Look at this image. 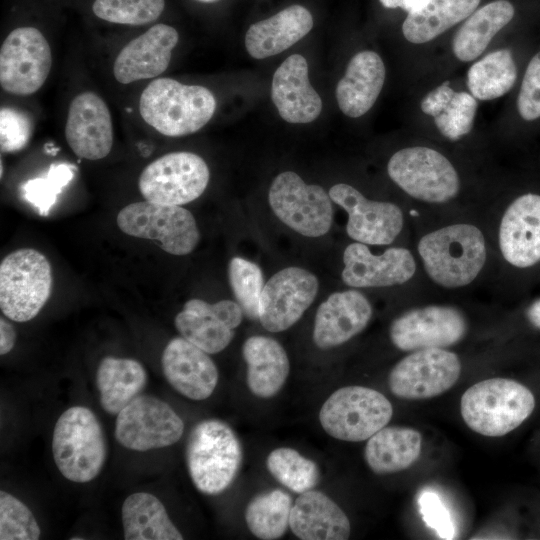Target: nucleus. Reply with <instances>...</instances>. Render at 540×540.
Here are the masks:
<instances>
[{
  "instance_id": "obj_45",
  "label": "nucleus",
  "mask_w": 540,
  "mask_h": 540,
  "mask_svg": "<svg viewBox=\"0 0 540 540\" xmlns=\"http://www.w3.org/2000/svg\"><path fill=\"white\" fill-rule=\"evenodd\" d=\"M419 503L427 525L433 528L441 538H452L454 535L453 524L447 509L438 496L431 492L424 493L420 497Z\"/></svg>"
},
{
  "instance_id": "obj_32",
  "label": "nucleus",
  "mask_w": 540,
  "mask_h": 540,
  "mask_svg": "<svg viewBox=\"0 0 540 540\" xmlns=\"http://www.w3.org/2000/svg\"><path fill=\"white\" fill-rule=\"evenodd\" d=\"M147 380V372L137 360L112 356L103 358L96 373L102 408L111 415H117L141 395Z\"/></svg>"
},
{
  "instance_id": "obj_31",
  "label": "nucleus",
  "mask_w": 540,
  "mask_h": 540,
  "mask_svg": "<svg viewBox=\"0 0 540 540\" xmlns=\"http://www.w3.org/2000/svg\"><path fill=\"white\" fill-rule=\"evenodd\" d=\"M421 450L422 436L419 431L385 426L367 440L364 458L374 473L385 475L411 467L420 457Z\"/></svg>"
},
{
  "instance_id": "obj_44",
  "label": "nucleus",
  "mask_w": 540,
  "mask_h": 540,
  "mask_svg": "<svg viewBox=\"0 0 540 540\" xmlns=\"http://www.w3.org/2000/svg\"><path fill=\"white\" fill-rule=\"evenodd\" d=\"M516 105L522 119L533 121L540 118V51L526 67Z\"/></svg>"
},
{
  "instance_id": "obj_9",
  "label": "nucleus",
  "mask_w": 540,
  "mask_h": 540,
  "mask_svg": "<svg viewBox=\"0 0 540 540\" xmlns=\"http://www.w3.org/2000/svg\"><path fill=\"white\" fill-rule=\"evenodd\" d=\"M116 221L124 233L157 241L164 251L173 255L189 254L200 238L195 218L179 205L135 202L122 208Z\"/></svg>"
},
{
  "instance_id": "obj_15",
  "label": "nucleus",
  "mask_w": 540,
  "mask_h": 540,
  "mask_svg": "<svg viewBox=\"0 0 540 540\" xmlns=\"http://www.w3.org/2000/svg\"><path fill=\"white\" fill-rule=\"evenodd\" d=\"M467 330V319L460 309L431 304L410 309L394 319L389 337L397 349L412 352L450 347L460 342Z\"/></svg>"
},
{
  "instance_id": "obj_42",
  "label": "nucleus",
  "mask_w": 540,
  "mask_h": 540,
  "mask_svg": "<svg viewBox=\"0 0 540 540\" xmlns=\"http://www.w3.org/2000/svg\"><path fill=\"white\" fill-rule=\"evenodd\" d=\"M71 178L72 172L66 165L53 166L46 178L30 180L23 185L24 198L40 215L46 216L54 205L58 193Z\"/></svg>"
},
{
  "instance_id": "obj_3",
  "label": "nucleus",
  "mask_w": 540,
  "mask_h": 540,
  "mask_svg": "<svg viewBox=\"0 0 540 540\" xmlns=\"http://www.w3.org/2000/svg\"><path fill=\"white\" fill-rule=\"evenodd\" d=\"M535 398L523 384L507 378L485 379L470 386L460 401L461 416L474 432L501 437L533 412Z\"/></svg>"
},
{
  "instance_id": "obj_22",
  "label": "nucleus",
  "mask_w": 540,
  "mask_h": 540,
  "mask_svg": "<svg viewBox=\"0 0 540 540\" xmlns=\"http://www.w3.org/2000/svg\"><path fill=\"white\" fill-rule=\"evenodd\" d=\"M179 41L177 30L156 24L127 43L115 58L113 74L121 84H129L161 75L169 66Z\"/></svg>"
},
{
  "instance_id": "obj_37",
  "label": "nucleus",
  "mask_w": 540,
  "mask_h": 540,
  "mask_svg": "<svg viewBox=\"0 0 540 540\" xmlns=\"http://www.w3.org/2000/svg\"><path fill=\"white\" fill-rule=\"evenodd\" d=\"M266 467L279 483L298 494L313 489L320 478L317 463L289 447L271 451Z\"/></svg>"
},
{
  "instance_id": "obj_12",
  "label": "nucleus",
  "mask_w": 540,
  "mask_h": 540,
  "mask_svg": "<svg viewBox=\"0 0 540 540\" xmlns=\"http://www.w3.org/2000/svg\"><path fill=\"white\" fill-rule=\"evenodd\" d=\"M52 67V52L45 36L35 27L12 30L0 49V84L17 96L37 92Z\"/></svg>"
},
{
  "instance_id": "obj_27",
  "label": "nucleus",
  "mask_w": 540,
  "mask_h": 540,
  "mask_svg": "<svg viewBox=\"0 0 540 540\" xmlns=\"http://www.w3.org/2000/svg\"><path fill=\"white\" fill-rule=\"evenodd\" d=\"M386 69L379 54L371 50L356 53L336 87L340 110L358 118L375 104L385 82Z\"/></svg>"
},
{
  "instance_id": "obj_29",
  "label": "nucleus",
  "mask_w": 540,
  "mask_h": 540,
  "mask_svg": "<svg viewBox=\"0 0 540 540\" xmlns=\"http://www.w3.org/2000/svg\"><path fill=\"white\" fill-rule=\"evenodd\" d=\"M242 355L247 365L246 381L250 392L263 399L275 396L290 371L284 347L271 337L254 335L244 341Z\"/></svg>"
},
{
  "instance_id": "obj_24",
  "label": "nucleus",
  "mask_w": 540,
  "mask_h": 540,
  "mask_svg": "<svg viewBox=\"0 0 540 540\" xmlns=\"http://www.w3.org/2000/svg\"><path fill=\"white\" fill-rule=\"evenodd\" d=\"M372 314V306L361 292H335L317 309L313 341L320 349L342 345L367 327Z\"/></svg>"
},
{
  "instance_id": "obj_41",
  "label": "nucleus",
  "mask_w": 540,
  "mask_h": 540,
  "mask_svg": "<svg viewBox=\"0 0 540 540\" xmlns=\"http://www.w3.org/2000/svg\"><path fill=\"white\" fill-rule=\"evenodd\" d=\"M40 527L31 510L13 495L0 492V539L37 540Z\"/></svg>"
},
{
  "instance_id": "obj_7",
  "label": "nucleus",
  "mask_w": 540,
  "mask_h": 540,
  "mask_svg": "<svg viewBox=\"0 0 540 540\" xmlns=\"http://www.w3.org/2000/svg\"><path fill=\"white\" fill-rule=\"evenodd\" d=\"M48 259L32 248L8 254L0 264V308L12 321L33 319L47 302L52 289Z\"/></svg>"
},
{
  "instance_id": "obj_33",
  "label": "nucleus",
  "mask_w": 540,
  "mask_h": 540,
  "mask_svg": "<svg viewBox=\"0 0 540 540\" xmlns=\"http://www.w3.org/2000/svg\"><path fill=\"white\" fill-rule=\"evenodd\" d=\"M122 525L126 540H182L163 503L154 495L137 492L123 502Z\"/></svg>"
},
{
  "instance_id": "obj_47",
  "label": "nucleus",
  "mask_w": 540,
  "mask_h": 540,
  "mask_svg": "<svg viewBox=\"0 0 540 540\" xmlns=\"http://www.w3.org/2000/svg\"><path fill=\"white\" fill-rule=\"evenodd\" d=\"M16 341V332L13 325L4 318L0 319V354L9 353Z\"/></svg>"
},
{
  "instance_id": "obj_18",
  "label": "nucleus",
  "mask_w": 540,
  "mask_h": 540,
  "mask_svg": "<svg viewBox=\"0 0 540 540\" xmlns=\"http://www.w3.org/2000/svg\"><path fill=\"white\" fill-rule=\"evenodd\" d=\"M343 282L352 288L389 287L408 282L416 273L413 253L405 247H389L373 254L366 244L354 242L343 253Z\"/></svg>"
},
{
  "instance_id": "obj_39",
  "label": "nucleus",
  "mask_w": 540,
  "mask_h": 540,
  "mask_svg": "<svg viewBox=\"0 0 540 540\" xmlns=\"http://www.w3.org/2000/svg\"><path fill=\"white\" fill-rule=\"evenodd\" d=\"M165 0H95L93 13L107 22L126 25H144L159 18Z\"/></svg>"
},
{
  "instance_id": "obj_10",
  "label": "nucleus",
  "mask_w": 540,
  "mask_h": 540,
  "mask_svg": "<svg viewBox=\"0 0 540 540\" xmlns=\"http://www.w3.org/2000/svg\"><path fill=\"white\" fill-rule=\"evenodd\" d=\"M268 201L277 218L299 234L320 237L331 228L329 194L318 185L306 184L295 172L285 171L275 177Z\"/></svg>"
},
{
  "instance_id": "obj_48",
  "label": "nucleus",
  "mask_w": 540,
  "mask_h": 540,
  "mask_svg": "<svg viewBox=\"0 0 540 540\" xmlns=\"http://www.w3.org/2000/svg\"><path fill=\"white\" fill-rule=\"evenodd\" d=\"M385 8H401L408 14L417 12L425 7L430 0H379Z\"/></svg>"
},
{
  "instance_id": "obj_11",
  "label": "nucleus",
  "mask_w": 540,
  "mask_h": 540,
  "mask_svg": "<svg viewBox=\"0 0 540 540\" xmlns=\"http://www.w3.org/2000/svg\"><path fill=\"white\" fill-rule=\"evenodd\" d=\"M209 178V168L199 155L178 151L148 164L140 174L138 187L147 201L181 206L201 196Z\"/></svg>"
},
{
  "instance_id": "obj_21",
  "label": "nucleus",
  "mask_w": 540,
  "mask_h": 540,
  "mask_svg": "<svg viewBox=\"0 0 540 540\" xmlns=\"http://www.w3.org/2000/svg\"><path fill=\"white\" fill-rule=\"evenodd\" d=\"M497 241L504 260L516 268L540 261V195L526 193L509 204L500 219Z\"/></svg>"
},
{
  "instance_id": "obj_43",
  "label": "nucleus",
  "mask_w": 540,
  "mask_h": 540,
  "mask_svg": "<svg viewBox=\"0 0 540 540\" xmlns=\"http://www.w3.org/2000/svg\"><path fill=\"white\" fill-rule=\"evenodd\" d=\"M33 131L30 117L21 110L3 107L0 111L1 151L13 153L28 144Z\"/></svg>"
},
{
  "instance_id": "obj_13",
  "label": "nucleus",
  "mask_w": 540,
  "mask_h": 540,
  "mask_svg": "<svg viewBox=\"0 0 540 540\" xmlns=\"http://www.w3.org/2000/svg\"><path fill=\"white\" fill-rule=\"evenodd\" d=\"M183 432V420L167 402L139 395L117 414L114 435L123 447L142 452L171 446Z\"/></svg>"
},
{
  "instance_id": "obj_30",
  "label": "nucleus",
  "mask_w": 540,
  "mask_h": 540,
  "mask_svg": "<svg viewBox=\"0 0 540 540\" xmlns=\"http://www.w3.org/2000/svg\"><path fill=\"white\" fill-rule=\"evenodd\" d=\"M515 9L508 0H494L476 9L456 31L451 49L461 62H472L487 49L493 38L514 17Z\"/></svg>"
},
{
  "instance_id": "obj_17",
  "label": "nucleus",
  "mask_w": 540,
  "mask_h": 540,
  "mask_svg": "<svg viewBox=\"0 0 540 540\" xmlns=\"http://www.w3.org/2000/svg\"><path fill=\"white\" fill-rule=\"evenodd\" d=\"M319 288L317 277L299 267H288L274 274L264 285L259 320L269 332L293 326L314 301Z\"/></svg>"
},
{
  "instance_id": "obj_4",
  "label": "nucleus",
  "mask_w": 540,
  "mask_h": 540,
  "mask_svg": "<svg viewBox=\"0 0 540 540\" xmlns=\"http://www.w3.org/2000/svg\"><path fill=\"white\" fill-rule=\"evenodd\" d=\"M243 459L241 443L224 421L205 419L191 430L186 463L198 491L206 495L224 492L238 475Z\"/></svg>"
},
{
  "instance_id": "obj_20",
  "label": "nucleus",
  "mask_w": 540,
  "mask_h": 540,
  "mask_svg": "<svg viewBox=\"0 0 540 540\" xmlns=\"http://www.w3.org/2000/svg\"><path fill=\"white\" fill-rule=\"evenodd\" d=\"M65 138L80 158L99 160L106 157L113 146V123L106 102L96 93L77 94L68 109Z\"/></svg>"
},
{
  "instance_id": "obj_8",
  "label": "nucleus",
  "mask_w": 540,
  "mask_h": 540,
  "mask_svg": "<svg viewBox=\"0 0 540 540\" xmlns=\"http://www.w3.org/2000/svg\"><path fill=\"white\" fill-rule=\"evenodd\" d=\"M392 415V404L381 392L351 385L337 389L325 400L319 421L331 437L361 442L385 427Z\"/></svg>"
},
{
  "instance_id": "obj_5",
  "label": "nucleus",
  "mask_w": 540,
  "mask_h": 540,
  "mask_svg": "<svg viewBox=\"0 0 540 540\" xmlns=\"http://www.w3.org/2000/svg\"><path fill=\"white\" fill-rule=\"evenodd\" d=\"M52 453L58 470L69 481L86 483L99 475L107 444L102 426L89 408L73 406L60 415L53 430Z\"/></svg>"
},
{
  "instance_id": "obj_28",
  "label": "nucleus",
  "mask_w": 540,
  "mask_h": 540,
  "mask_svg": "<svg viewBox=\"0 0 540 540\" xmlns=\"http://www.w3.org/2000/svg\"><path fill=\"white\" fill-rule=\"evenodd\" d=\"M312 27L310 11L301 5H291L252 24L245 35V47L253 58L265 59L297 43Z\"/></svg>"
},
{
  "instance_id": "obj_36",
  "label": "nucleus",
  "mask_w": 540,
  "mask_h": 540,
  "mask_svg": "<svg viewBox=\"0 0 540 540\" xmlns=\"http://www.w3.org/2000/svg\"><path fill=\"white\" fill-rule=\"evenodd\" d=\"M291 496L280 489L265 491L253 497L245 509L250 532L262 540L281 538L289 527Z\"/></svg>"
},
{
  "instance_id": "obj_16",
  "label": "nucleus",
  "mask_w": 540,
  "mask_h": 540,
  "mask_svg": "<svg viewBox=\"0 0 540 540\" xmlns=\"http://www.w3.org/2000/svg\"><path fill=\"white\" fill-rule=\"evenodd\" d=\"M329 196L348 215V236L366 245H389L404 227V214L392 202L366 198L359 190L346 183L332 186Z\"/></svg>"
},
{
  "instance_id": "obj_38",
  "label": "nucleus",
  "mask_w": 540,
  "mask_h": 540,
  "mask_svg": "<svg viewBox=\"0 0 540 540\" xmlns=\"http://www.w3.org/2000/svg\"><path fill=\"white\" fill-rule=\"evenodd\" d=\"M228 279L234 297L244 315L259 319L264 279L260 267L247 259L233 257L228 265Z\"/></svg>"
},
{
  "instance_id": "obj_25",
  "label": "nucleus",
  "mask_w": 540,
  "mask_h": 540,
  "mask_svg": "<svg viewBox=\"0 0 540 540\" xmlns=\"http://www.w3.org/2000/svg\"><path fill=\"white\" fill-rule=\"evenodd\" d=\"M271 97L281 118L289 123L312 122L322 110V100L309 81L307 61L300 54L290 55L276 69Z\"/></svg>"
},
{
  "instance_id": "obj_34",
  "label": "nucleus",
  "mask_w": 540,
  "mask_h": 540,
  "mask_svg": "<svg viewBox=\"0 0 540 540\" xmlns=\"http://www.w3.org/2000/svg\"><path fill=\"white\" fill-rule=\"evenodd\" d=\"M481 0H430L417 12L407 14L404 38L412 44H426L465 20Z\"/></svg>"
},
{
  "instance_id": "obj_2",
  "label": "nucleus",
  "mask_w": 540,
  "mask_h": 540,
  "mask_svg": "<svg viewBox=\"0 0 540 540\" xmlns=\"http://www.w3.org/2000/svg\"><path fill=\"white\" fill-rule=\"evenodd\" d=\"M215 109V97L206 87L166 77L149 83L139 99L144 122L169 137L197 132L210 121Z\"/></svg>"
},
{
  "instance_id": "obj_14",
  "label": "nucleus",
  "mask_w": 540,
  "mask_h": 540,
  "mask_svg": "<svg viewBox=\"0 0 540 540\" xmlns=\"http://www.w3.org/2000/svg\"><path fill=\"white\" fill-rule=\"evenodd\" d=\"M462 370L458 355L446 348L412 351L391 370L388 384L391 392L407 400L428 399L449 390Z\"/></svg>"
},
{
  "instance_id": "obj_49",
  "label": "nucleus",
  "mask_w": 540,
  "mask_h": 540,
  "mask_svg": "<svg viewBox=\"0 0 540 540\" xmlns=\"http://www.w3.org/2000/svg\"><path fill=\"white\" fill-rule=\"evenodd\" d=\"M526 316L533 326L540 329V299H537L528 307Z\"/></svg>"
},
{
  "instance_id": "obj_51",
  "label": "nucleus",
  "mask_w": 540,
  "mask_h": 540,
  "mask_svg": "<svg viewBox=\"0 0 540 540\" xmlns=\"http://www.w3.org/2000/svg\"><path fill=\"white\" fill-rule=\"evenodd\" d=\"M79 539H83L81 537H72L71 540H79Z\"/></svg>"
},
{
  "instance_id": "obj_35",
  "label": "nucleus",
  "mask_w": 540,
  "mask_h": 540,
  "mask_svg": "<svg viewBox=\"0 0 540 540\" xmlns=\"http://www.w3.org/2000/svg\"><path fill=\"white\" fill-rule=\"evenodd\" d=\"M517 80V66L510 49L491 51L474 61L466 74L469 93L479 101L507 94Z\"/></svg>"
},
{
  "instance_id": "obj_6",
  "label": "nucleus",
  "mask_w": 540,
  "mask_h": 540,
  "mask_svg": "<svg viewBox=\"0 0 540 540\" xmlns=\"http://www.w3.org/2000/svg\"><path fill=\"white\" fill-rule=\"evenodd\" d=\"M390 179L408 196L427 204L451 202L460 194L457 168L442 152L428 146H409L396 151L387 163Z\"/></svg>"
},
{
  "instance_id": "obj_1",
  "label": "nucleus",
  "mask_w": 540,
  "mask_h": 540,
  "mask_svg": "<svg viewBox=\"0 0 540 540\" xmlns=\"http://www.w3.org/2000/svg\"><path fill=\"white\" fill-rule=\"evenodd\" d=\"M417 253L431 281L446 289L471 284L488 256L483 231L469 222H454L425 233L418 240Z\"/></svg>"
},
{
  "instance_id": "obj_19",
  "label": "nucleus",
  "mask_w": 540,
  "mask_h": 540,
  "mask_svg": "<svg viewBox=\"0 0 540 540\" xmlns=\"http://www.w3.org/2000/svg\"><path fill=\"white\" fill-rule=\"evenodd\" d=\"M243 314L238 303L230 300L211 304L191 299L176 315L174 324L182 337L208 354H216L230 344Z\"/></svg>"
},
{
  "instance_id": "obj_23",
  "label": "nucleus",
  "mask_w": 540,
  "mask_h": 540,
  "mask_svg": "<svg viewBox=\"0 0 540 540\" xmlns=\"http://www.w3.org/2000/svg\"><path fill=\"white\" fill-rule=\"evenodd\" d=\"M161 364L168 383L191 400L207 399L217 386L219 373L213 360L182 336L168 342Z\"/></svg>"
},
{
  "instance_id": "obj_26",
  "label": "nucleus",
  "mask_w": 540,
  "mask_h": 540,
  "mask_svg": "<svg viewBox=\"0 0 540 540\" xmlns=\"http://www.w3.org/2000/svg\"><path fill=\"white\" fill-rule=\"evenodd\" d=\"M289 528L302 540H346L351 532L344 511L329 496L314 489L296 498Z\"/></svg>"
},
{
  "instance_id": "obj_40",
  "label": "nucleus",
  "mask_w": 540,
  "mask_h": 540,
  "mask_svg": "<svg viewBox=\"0 0 540 540\" xmlns=\"http://www.w3.org/2000/svg\"><path fill=\"white\" fill-rule=\"evenodd\" d=\"M478 100L469 92L455 91L451 99L433 117L440 134L448 140L458 141L473 128Z\"/></svg>"
},
{
  "instance_id": "obj_50",
  "label": "nucleus",
  "mask_w": 540,
  "mask_h": 540,
  "mask_svg": "<svg viewBox=\"0 0 540 540\" xmlns=\"http://www.w3.org/2000/svg\"><path fill=\"white\" fill-rule=\"evenodd\" d=\"M199 2H203V3H213V2H216L218 0H197Z\"/></svg>"
},
{
  "instance_id": "obj_46",
  "label": "nucleus",
  "mask_w": 540,
  "mask_h": 540,
  "mask_svg": "<svg viewBox=\"0 0 540 540\" xmlns=\"http://www.w3.org/2000/svg\"><path fill=\"white\" fill-rule=\"evenodd\" d=\"M454 93L455 90L449 82H444L436 86L423 96L420 102L421 111L433 118L451 99Z\"/></svg>"
}]
</instances>
